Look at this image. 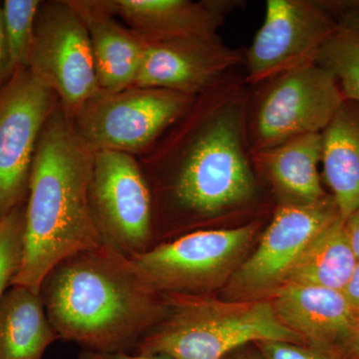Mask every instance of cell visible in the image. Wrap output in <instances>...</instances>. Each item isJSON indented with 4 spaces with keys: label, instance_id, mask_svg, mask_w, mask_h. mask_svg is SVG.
Instances as JSON below:
<instances>
[{
    "label": "cell",
    "instance_id": "6da1fadb",
    "mask_svg": "<svg viewBox=\"0 0 359 359\" xmlns=\"http://www.w3.org/2000/svg\"><path fill=\"white\" fill-rule=\"evenodd\" d=\"M236 68L196 96L147 152L137 157L152 194L155 226L235 217L257 207L261 180L247 130L250 86Z\"/></svg>",
    "mask_w": 359,
    "mask_h": 359
},
{
    "label": "cell",
    "instance_id": "7a4b0ae2",
    "mask_svg": "<svg viewBox=\"0 0 359 359\" xmlns=\"http://www.w3.org/2000/svg\"><path fill=\"white\" fill-rule=\"evenodd\" d=\"M40 295L59 339L94 353L134 351L167 311L164 294L104 243L63 259L44 278Z\"/></svg>",
    "mask_w": 359,
    "mask_h": 359
},
{
    "label": "cell",
    "instance_id": "3957f363",
    "mask_svg": "<svg viewBox=\"0 0 359 359\" xmlns=\"http://www.w3.org/2000/svg\"><path fill=\"white\" fill-rule=\"evenodd\" d=\"M94 151L57 104L40 134L25 205L22 263L13 285L40 292L63 259L103 244L92 216Z\"/></svg>",
    "mask_w": 359,
    "mask_h": 359
},
{
    "label": "cell",
    "instance_id": "277c9868",
    "mask_svg": "<svg viewBox=\"0 0 359 359\" xmlns=\"http://www.w3.org/2000/svg\"><path fill=\"white\" fill-rule=\"evenodd\" d=\"M167 311L133 353L171 359H222L264 340L306 344L285 327L269 299L233 302L212 294H164Z\"/></svg>",
    "mask_w": 359,
    "mask_h": 359
},
{
    "label": "cell",
    "instance_id": "5b68a950",
    "mask_svg": "<svg viewBox=\"0 0 359 359\" xmlns=\"http://www.w3.org/2000/svg\"><path fill=\"white\" fill-rule=\"evenodd\" d=\"M259 219L184 233L129 257L139 276L161 294H212L224 289L247 259Z\"/></svg>",
    "mask_w": 359,
    "mask_h": 359
},
{
    "label": "cell",
    "instance_id": "8992f818",
    "mask_svg": "<svg viewBox=\"0 0 359 359\" xmlns=\"http://www.w3.org/2000/svg\"><path fill=\"white\" fill-rule=\"evenodd\" d=\"M344 100L337 80L316 63L250 86L247 130L250 151L321 133Z\"/></svg>",
    "mask_w": 359,
    "mask_h": 359
},
{
    "label": "cell",
    "instance_id": "52a82bcc",
    "mask_svg": "<svg viewBox=\"0 0 359 359\" xmlns=\"http://www.w3.org/2000/svg\"><path fill=\"white\" fill-rule=\"evenodd\" d=\"M195 97L137 86L101 91L71 117L94 152L114 151L139 157L186 112Z\"/></svg>",
    "mask_w": 359,
    "mask_h": 359
},
{
    "label": "cell",
    "instance_id": "ba28073f",
    "mask_svg": "<svg viewBox=\"0 0 359 359\" xmlns=\"http://www.w3.org/2000/svg\"><path fill=\"white\" fill-rule=\"evenodd\" d=\"M339 219L341 217L332 194L309 204H276L256 250L221 290L222 299H268L285 285L309 245Z\"/></svg>",
    "mask_w": 359,
    "mask_h": 359
},
{
    "label": "cell",
    "instance_id": "9c48e42d",
    "mask_svg": "<svg viewBox=\"0 0 359 359\" xmlns=\"http://www.w3.org/2000/svg\"><path fill=\"white\" fill-rule=\"evenodd\" d=\"M25 66L70 116L102 91L88 32L69 0L40 2Z\"/></svg>",
    "mask_w": 359,
    "mask_h": 359
},
{
    "label": "cell",
    "instance_id": "30bf717a",
    "mask_svg": "<svg viewBox=\"0 0 359 359\" xmlns=\"http://www.w3.org/2000/svg\"><path fill=\"white\" fill-rule=\"evenodd\" d=\"M89 201L104 244L127 257L152 248V194L137 157L114 151L94 152Z\"/></svg>",
    "mask_w": 359,
    "mask_h": 359
},
{
    "label": "cell",
    "instance_id": "8fae6325",
    "mask_svg": "<svg viewBox=\"0 0 359 359\" xmlns=\"http://www.w3.org/2000/svg\"><path fill=\"white\" fill-rule=\"evenodd\" d=\"M58 103L26 66L0 89V219L27 202L39 136Z\"/></svg>",
    "mask_w": 359,
    "mask_h": 359
},
{
    "label": "cell",
    "instance_id": "7c38bea8",
    "mask_svg": "<svg viewBox=\"0 0 359 359\" xmlns=\"http://www.w3.org/2000/svg\"><path fill=\"white\" fill-rule=\"evenodd\" d=\"M337 21L330 0H268L263 25L245 50V83L314 63Z\"/></svg>",
    "mask_w": 359,
    "mask_h": 359
},
{
    "label": "cell",
    "instance_id": "4fadbf2b",
    "mask_svg": "<svg viewBox=\"0 0 359 359\" xmlns=\"http://www.w3.org/2000/svg\"><path fill=\"white\" fill-rule=\"evenodd\" d=\"M244 65V49L228 46L219 37L144 42L133 86L198 96L229 71Z\"/></svg>",
    "mask_w": 359,
    "mask_h": 359
},
{
    "label": "cell",
    "instance_id": "5bb4252c",
    "mask_svg": "<svg viewBox=\"0 0 359 359\" xmlns=\"http://www.w3.org/2000/svg\"><path fill=\"white\" fill-rule=\"evenodd\" d=\"M119 20L145 43L216 39L226 16L242 6L233 0H112Z\"/></svg>",
    "mask_w": 359,
    "mask_h": 359
},
{
    "label": "cell",
    "instance_id": "9a60e30c",
    "mask_svg": "<svg viewBox=\"0 0 359 359\" xmlns=\"http://www.w3.org/2000/svg\"><path fill=\"white\" fill-rule=\"evenodd\" d=\"M268 299L278 320L306 344L339 355L359 320L342 290L285 285Z\"/></svg>",
    "mask_w": 359,
    "mask_h": 359
},
{
    "label": "cell",
    "instance_id": "2e32d148",
    "mask_svg": "<svg viewBox=\"0 0 359 359\" xmlns=\"http://www.w3.org/2000/svg\"><path fill=\"white\" fill-rule=\"evenodd\" d=\"M84 23L103 92L133 86L144 54V42L116 15L112 0H69Z\"/></svg>",
    "mask_w": 359,
    "mask_h": 359
},
{
    "label": "cell",
    "instance_id": "e0dca14e",
    "mask_svg": "<svg viewBox=\"0 0 359 359\" xmlns=\"http://www.w3.org/2000/svg\"><path fill=\"white\" fill-rule=\"evenodd\" d=\"M321 154L323 136L316 133L252 152V158L259 178L271 187L276 204H309L328 194L321 186L318 172Z\"/></svg>",
    "mask_w": 359,
    "mask_h": 359
},
{
    "label": "cell",
    "instance_id": "ac0fdd59",
    "mask_svg": "<svg viewBox=\"0 0 359 359\" xmlns=\"http://www.w3.org/2000/svg\"><path fill=\"white\" fill-rule=\"evenodd\" d=\"M321 136L323 176L344 221L359 209V103L344 99Z\"/></svg>",
    "mask_w": 359,
    "mask_h": 359
},
{
    "label": "cell",
    "instance_id": "d6986e66",
    "mask_svg": "<svg viewBox=\"0 0 359 359\" xmlns=\"http://www.w3.org/2000/svg\"><path fill=\"white\" fill-rule=\"evenodd\" d=\"M57 339L40 292L11 285L0 299V359H41Z\"/></svg>",
    "mask_w": 359,
    "mask_h": 359
},
{
    "label": "cell",
    "instance_id": "ffe728a7",
    "mask_svg": "<svg viewBox=\"0 0 359 359\" xmlns=\"http://www.w3.org/2000/svg\"><path fill=\"white\" fill-rule=\"evenodd\" d=\"M358 263L344 221L339 219L309 245L285 285L344 290Z\"/></svg>",
    "mask_w": 359,
    "mask_h": 359
},
{
    "label": "cell",
    "instance_id": "44dd1931",
    "mask_svg": "<svg viewBox=\"0 0 359 359\" xmlns=\"http://www.w3.org/2000/svg\"><path fill=\"white\" fill-rule=\"evenodd\" d=\"M337 26L314 63L337 80L346 100L359 103V1L330 0Z\"/></svg>",
    "mask_w": 359,
    "mask_h": 359
},
{
    "label": "cell",
    "instance_id": "7402d4cb",
    "mask_svg": "<svg viewBox=\"0 0 359 359\" xmlns=\"http://www.w3.org/2000/svg\"><path fill=\"white\" fill-rule=\"evenodd\" d=\"M40 2V0H4L1 2L4 36L14 71L25 66Z\"/></svg>",
    "mask_w": 359,
    "mask_h": 359
},
{
    "label": "cell",
    "instance_id": "603a6c76",
    "mask_svg": "<svg viewBox=\"0 0 359 359\" xmlns=\"http://www.w3.org/2000/svg\"><path fill=\"white\" fill-rule=\"evenodd\" d=\"M25 205L0 219V299L13 285L22 263Z\"/></svg>",
    "mask_w": 359,
    "mask_h": 359
},
{
    "label": "cell",
    "instance_id": "cb8c5ba5",
    "mask_svg": "<svg viewBox=\"0 0 359 359\" xmlns=\"http://www.w3.org/2000/svg\"><path fill=\"white\" fill-rule=\"evenodd\" d=\"M255 344L266 359H341L334 351L309 344L273 340L257 341Z\"/></svg>",
    "mask_w": 359,
    "mask_h": 359
},
{
    "label": "cell",
    "instance_id": "d4e9b609",
    "mask_svg": "<svg viewBox=\"0 0 359 359\" xmlns=\"http://www.w3.org/2000/svg\"><path fill=\"white\" fill-rule=\"evenodd\" d=\"M14 70L9 57L8 49L4 36V22H2L1 4H0V89L9 81Z\"/></svg>",
    "mask_w": 359,
    "mask_h": 359
},
{
    "label": "cell",
    "instance_id": "484cf974",
    "mask_svg": "<svg viewBox=\"0 0 359 359\" xmlns=\"http://www.w3.org/2000/svg\"><path fill=\"white\" fill-rule=\"evenodd\" d=\"M78 359H171L161 354H136L129 353H103L83 351Z\"/></svg>",
    "mask_w": 359,
    "mask_h": 359
},
{
    "label": "cell",
    "instance_id": "4316f807",
    "mask_svg": "<svg viewBox=\"0 0 359 359\" xmlns=\"http://www.w3.org/2000/svg\"><path fill=\"white\" fill-rule=\"evenodd\" d=\"M344 223L349 244L359 263V209L344 219Z\"/></svg>",
    "mask_w": 359,
    "mask_h": 359
},
{
    "label": "cell",
    "instance_id": "83f0119b",
    "mask_svg": "<svg viewBox=\"0 0 359 359\" xmlns=\"http://www.w3.org/2000/svg\"><path fill=\"white\" fill-rule=\"evenodd\" d=\"M342 292L346 295L347 302L354 314L359 320V263L356 264L351 280L347 283L346 287Z\"/></svg>",
    "mask_w": 359,
    "mask_h": 359
},
{
    "label": "cell",
    "instance_id": "f1b7e54d",
    "mask_svg": "<svg viewBox=\"0 0 359 359\" xmlns=\"http://www.w3.org/2000/svg\"><path fill=\"white\" fill-rule=\"evenodd\" d=\"M222 359H266L256 344H249L238 347Z\"/></svg>",
    "mask_w": 359,
    "mask_h": 359
},
{
    "label": "cell",
    "instance_id": "f546056e",
    "mask_svg": "<svg viewBox=\"0 0 359 359\" xmlns=\"http://www.w3.org/2000/svg\"><path fill=\"white\" fill-rule=\"evenodd\" d=\"M342 359H359V320L353 334L340 351Z\"/></svg>",
    "mask_w": 359,
    "mask_h": 359
},
{
    "label": "cell",
    "instance_id": "4dcf8cb0",
    "mask_svg": "<svg viewBox=\"0 0 359 359\" xmlns=\"http://www.w3.org/2000/svg\"><path fill=\"white\" fill-rule=\"evenodd\" d=\"M0 4H1V2H0Z\"/></svg>",
    "mask_w": 359,
    "mask_h": 359
}]
</instances>
